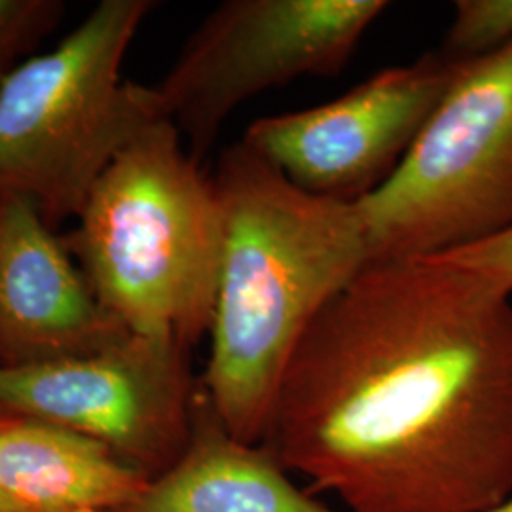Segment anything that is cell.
Here are the masks:
<instances>
[{
	"instance_id": "cell-7",
	"label": "cell",
	"mask_w": 512,
	"mask_h": 512,
	"mask_svg": "<svg viewBox=\"0 0 512 512\" xmlns=\"http://www.w3.org/2000/svg\"><path fill=\"white\" fill-rule=\"evenodd\" d=\"M186 349L128 332L107 348L0 365V408L71 429L154 478L183 454L200 389Z\"/></svg>"
},
{
	"instance_id": "cell-6",
	"label": "cell",
	"mask_w": 512,
	"mask_h": 512,
	"mask_svg": "<svg viewBox=\"0 0 512 512\" xmlns=\"http://www.w3.org/2000/svg\"><path fill=\"white\" fill-rule=\"evenodd\" d=\"M384 0H226L154 90L200 162L232 112L304 76L340 73Z\"/></svg>"
},
{
	"instance_id": "cell-9",
	"label": "cell",
	"mask_w": 512,
	"mask_h": 512,
	"mask_svg": "<svg viewBox=\"0 0 512 512\" xmlns=\"http://www.w3.org/2000/svg\"><path fill=\"white\" fill-rule=\"evenodd\" d=\"M129 330L101 306L35 203L0 198V365L107 348Z\"/></svg>"
},
{
	"instance_id": "cell-2",
	"label": "cell",
	"mask_w": 512,
	"mask_h": 512,
	"mask_svg": "<svg viewBox=\"0 0 512 512\" xmlns=\"http://www.w3.org/2000/svg\"><path fill=\"white\" fill-rule=\"evenodd\" d=\"M213 181L224 255L202 389L236 439L262 444L296 349L372 258L355 203L298 188L245 141Z\"/></svg>"
},
{
	"instance_id": "cell-5",
	"label": "cell",
	"mask_w": 512,
	"mask_h": 512,
	"mask_svg": "<svg viewBox=\"0 0 512 512\" xmlns=\"http://www.w3.org/2000/svg\"><path fill=\"white\" fill-rule=\"evenodd\" d=\"M372 262L442 255L512 226V48L461 63L391 177L355 202Z\"/></svg>"
},
{
	"instance_id": "cell-8",
	"label": "cell",
	"mask_w": 512,
	"mask_h": 512,
	"mask_svg": "<svg viewBox=\"0 0 512 512\" xmlns=\"http://www.w3.org/2000/svg\"><path fill=\"white\" fill-rule=\"evenodd\" d=\"M459 65L440 52L421 55L319 107L260 118L243 141L298 188L359 202L403 162Z\"/></svg>"
},
{
	"instance_id": "cell-3",
	"label": "cell",
	"mask_w": 512,
	"mask_h": 512,
	"mask_svg": "<svg viewBox=\"0 0 512 512\" xmlns=\"http://www.w3.org/2000/svg\"><path fill=\"white\" fill-rule=\"evenodd\" d=\"M181 139L169 118L131 139L93 186L67 249L129 332L188 349L213 323L224 213Z\"/></svg>"
},
{
	"instance_id": "cell-15",
	"label": "cell",
	"mask_w": 512,
	"mask_h": 512,
	"mask_svg": "<svg viewBox=\"0 0 512 512\" xmlns=\"http://www.w3.org/2000/svg\"><path fill=\"white\" fill-rule=\"evenodd\" d=\"M0 512H31L27 511L19 501H16L6 490L0 488Z\"/></svg>"
},
{
	"instance_id": "cell-17",
	"label": "cell",
	"mask_w": 512,
	"mask_h": 512,
	"mask_svg": "<svg viewBox=\"0 0 512 512\" xmlns=\"http://www.w3.org/2000/svg\"><path fill=\"white\" fill-rule=\"evenodd\" d=\"M10 420H14V416H12L10 412H6L4 408H0V427H2L4 423H8Z\"/></svg>"
},
{
	"instance_id": "cell-12",
	"label": "cell",
	"mask_w": 512,
	"mask_h": 512,
	"mask_svg": "<svg viewBox=\"0 0 512 512\" xmlns=\"http://www.w3.org/2000/svg\"><path fill=\"white\" fill-rule=\"evenodd\" d=\"M512 48V0H459L440 54L469 63Z\"/></svg>"
},
{
	"instance_id": "cell-1",
	"label": "cell",
	"mask_w": 512,
	"mask_h": 512,
	"mask_svg": "<svg viewBox=\"0 0 512 512\" xmlns=\"http://www.w3.org/2000/svg\"><path fill=\"white\" fill-rule=\"evenodd\" d=\"M346 512H488L512 492V298L435 258L370 262L319 315L264 442Z\"/></svg>"
},
{
	"instance_id": "cell-16",
	"label": "cell",
	"mask_w": 512,
	"mask_h": 512,
	"mask_svg": "<svg viewBox=\"0 0 512 512\" xmlns=\"http://www.w3.org/2000/svg\"><path fill=\"white\" fill-rule=\"evenodd\" d=\"M488 512H512V492L499 505H495L494 509H490Z\"/></svg>"
},
{
	"instance_id": "cell-14",
	"label": "cell",
	"mask_w": 512,
	"mask_h": 512,
	"mask_svg": "<svg viewBox=\"0 0 512 512\" xmlns=\"http://www.w3.org/2000/svg\"><path fill=\"white\" fill-rule=\"evenodd\" d=\"M435 258L497 293L512 294V226L494 238Z\"/></svg>"
},
{
	"instance_id": "cell-11",
	"label": "cell",
	"mask_w": 512,
	"mask_h": 512,
	"mask_svg": "<svg viewBox=\"0 0 512 512\" xmlns=\"http://www.w3.org/2000/svg\"><path fill=\"white\" fill-rule=\"evenodd\" d=\"M150 480L112 448L37 420L0 427V488L31 512H128Z\"/></svg>"
},
{
	"instance_id": "cell-4",
	"label": "cell",
	"mask_w": 512,
	"mask_h": 512,
	"mask_svg": "<svg viewBox=\"0 0 512 512\" xmlns=\"http://www.w3.org/2000/svg\"><path fill=\"white\" fill-rule=\"evenodd\" d=\"M148 0H103L54 50L0 88V198L35 203L54 226L78 217L131 139L167 118L154 86L122 78Z\"/></svg>"
},
{
	"instance_id": "cell-10",
	"label": "cell",
	"mask_w": 512,
	"mask_h": 512,
	"mask_svg": "<svg viewBox=\"0 0 512 512\" xmlns=\"http://www.w3.org/2000/svg\"><path fill=\"white\" fill-rule=\"evenodd\" d=\"M128 512L346 511L300 488L266 444L236 439L202 389L183 454L148 480Z\"/></svg>"
},
{
	"instance_id": "cell-13",
	"label": "cell",
	"mask_w": 512,
	"mask_h": 512,
	"mask_svg": "<svg viewBox=\"0 0 512 512\" xmlns=\"http://www.w3.org/2000/svg\"><path fill=\"white\" fill-rule=\"evenodd\" d=\"M65 12L57 0H0V88L48 37Z\"/></svg>"
}]
</instances>
